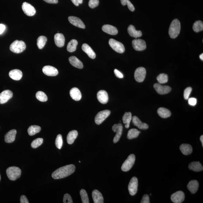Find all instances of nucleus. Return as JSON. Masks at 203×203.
Masks as SVG:
<instances>
[{
    "label": "nucleus",
    "mask_w": 203,
    "mask_h": 203,
    "mask_svg": "<svg viewBox=\"0 0 203 203\" xmlns=\"http://www.w3.org/2000/svg\"><path fill=\"white\" fill-rule=\"evenodd\" d=\"M185 194L182 191H179L171 195V201L175 203H181L184 201Z\"/></svg>",
    "instance_id": "4468645a"
},
{
    "label": "nucleus",
    "mask_w": 203,
    "mask_h": 203,
    "mask_svg": "<svg viewBox=\"0 0 203 203\" xmlns=\"http://www.w3.org/2000/svg\"><path fill=\"white\" fill-rule=\"evenodd\" d=\"M43 1L49 4H55L58 3V0H43Z\"/></svg>",
    "instance_id": "6e6d98bb"
},
{
    "label": "nucleus",
    "mask_w": 203,
    "mask_h": 203,
    "mask_svg": "<svg viewBox=\"0 0 203 203\" xmlns=\"http://www.w3.org/2000/svg\"><path fill=\"white\" fill-rule=\"evenodd\" d=\"M109 44L111 47L115 52L120 54H122L124 52L125 48L123 44L121 42L111 39L109 41Z\"/></svg>",
    "instance_id": "39448f33"
},
{
    "label": "nucleus",
    "mask_w": 203,
    "mask_h": 203,
    "mask_svg": "<svg viewBox=\"0 0 203 203\" xmlns=\"http://www.w3.org/2000/svg\"><path fill=\"white\" fill-rule=\"evenodd\" d=\"M197 102V100L196 99L194 98H190L189 100V103L190 105H192V106H194L196 104Z\"/></svg>",
    "instance_id": "603ef678"
},
{
    "label": "nucleus",
    "mask_w": 203,
    "mask_h": 203,
    "mask_svg": "<svg viewBox=\"0 0 203 203\" xmlns=\"http://www.w3.org/2000/svg\"><path fill=\"white\" fill-rule=\"evenodd\" d=\"M17 131L12 130L6 133L5 136V141L7 143H12L15 140Z\"/></svg>",
    "instance_id": "aec40b11"
},
{
    "label": "nucleus",
    "mask_w": 203,
    "mask_h": 203,
    "mask_svg": "<svg viewBox=\"0 0 203 203\" xmlns=\"http://www.w3.org/2000/svg\"><path fill=\"white\" fill-rule=\"evenodd\" d=\"M75 170V167L74 165H66L56 170L52 173V176L55 179H62L73 174Z\"/></svg>",
    "instance_id": "f257e3e1"
},
{
    "label": "nucleus",
    "mask_w": 203,
    "mask_h": 203,
    "mask_svg": "<svg viewBox=\"0 0 203 203\" xmlns=\"http://www.w3.org/2000/svg\"><path fill=\"white\" fill-rule=\"evenodd\" d=\"M70 94L73 100L75 101H79L81 99V93L79 89L76 87H74L71 89Z\"/></svg>",
    "instance_id": "b1692460"
},
{
    "label": "nucleus",
    "mask_w": 203,
    "mask_h": 203,
    "mask_svg": "<svg viewBox=\"0 0 203 203\" xmlns=\"http://www.w3.org/2000/svg\"><path fill=\"white\" fill-rule=\"evenodd\" d=\"M20 202L21 203H29V201L24 195H22L21 197Z\"/></svg>",
    "instance_id": "864d4df0"
},
{
    "label": "nucleus",
    "mask_w": 203,
    "mask_h": 203,
    "mask_svg": "<svg viewBox=\"0 0 203 203\" xmlns=\"http://www.w3.org/2000/svg\"><path fill=\"white\" fill-rule=\"evenodd\" d=\"M156 79L160 84H165L168 82V76L166 74L161 73L157 77Z\"/></svg>",
    "instance_id": "a19ab883"
},
{
    "label": "nucleus",
    "mask_w": 203,
    "mask_h": 203,
    "mask_svg": "<svg viewBox=\"0 0 203 203\" xmlns=\"http://www.w3.org/2000/svg\"><path fill=\"white\" fill-rule=\"evenodd\" d=\"M97 98L102 104H106L108 101V94L105 90H100L97 93Z\"/></svg>",
    "instance_id": "a211bd4d"
},
{
    "label": "nucleus",
    "mask_w": 203,
    "mask_h": 203,
    "mask_svg": "<svg viewBox=\"0 0 203 203\" xmlns=\"http://www.w3.org/2000/svg\"><path fill=\"white\" fill-rule=\"evenodd\" d=\"M141 132L136 129H132L129 131L127 135L128 139L131 140L137 137Z\"/></svg>",
    "instance_id": "e433bc0d"
},
{
    "label": "nucleus",
    "mask_w": 203,
    "mask_h": 203,
    "mask_svg": "<svg viewBox=\"0 0 203 203\" xmlns=\"http://www.w3.org/2000/svg\"><path fill=\"white\" fill-rule=\"evenodd\" d=\"M1 180V175H0V181Z\"/></svg>",
    "instance_id": "052dcab7"
},
{
    "label": "nucleus",
    "mask_w": 203,
    "mask_h": 203,
    "mask_svg": "<svg viewBox=\"0 0 203 203\" xmlns=\"http://www.w3.org/2000/svg\"><path fill=\"white\" fill-rule=\"evenodd\" d=\"M80 194L82 202L83 203H89V199L88 194L86 191L84 189L81 190L80 191Z\"/></svg>",
    "instance_id": "79ce46f5"
},
{
    "label": "nucleus",
    "mask_w": 203,
    "mask_h": 203,
    "mask_svg": "<svg viewBox=\"0 0 203 203\" xmlns=\"http://www.w3.org/2000/svg\"><path fill=\"white\" fill-rule=\"evenodd\" d=\"M55 145L58 148L60 149L62 148L63 144V141L62 135L61 134H58L57 135V138L55 140Z\"/></svg>",
    "instance_id": "c03bdc74"
},
{
    "label": "nucleus",
    "mask_w": 203,
    "mask_h": 203,
    "mask_svg": "<svg viewBox=\"0 0 203 203\" xmlns=\"http://www.w3.org/2000/svg\"><path fill=\"white\" fill-rule=\"evenodd\" d=\"M189 169L194 171H200L203 170V166L199 162L194 161L189 164Z\"/></svg>",
    "instance_id": "2f4dec72"
},
{
    "label": "nucleus",
    "mask_w": 203,
    "mask_h": 203,
    "mask_svg": "<svg viewBox=\"0 0 203 203\" xmlns=\"http://www.w3.org/2000/svg\"><path fill=\"white\" fill-rule=\"evenodd\" d=\"M9 75L13 80L19 81L22 78L23 74L21 71L19 69H14L9 72Z\"/></svg>",
    "instance_id": "393cba45"
},
{
    "label": "nucleus",
    "mask_w": 203,
    "mask_h": 203,
    "mask_svg": "<svg viewBox=\"0 0 203 203\" xmlns=\"http://www.w3.org/2000/svg\"><path fill=\"white\" fill-rule=\"evenodd\" d=\"M114 73L115 76L118 77L119 78H122L123 77V74L120 72L119 71L117 70V69H115Z\"/></svg>",
    "instance_id": "3c124183"
},
{
    "label": "nucleus",
    "mask_w": 203,
    "mask_h": 203,
    "mask_svg": "<svg viewBox=\"0 0 203 203\" xmlns=\"http://www.w3.org/2000/svg\"><path fill=\"white\" fill-rule=\"evenodd\" d=\"M135 160V156L132 154L128 156V158L123 163L121 167L122 171H129L133 167Z\"/></svg>",
    "instance_id": "423d86ee"
},
{
    "label": "nucleus",
    "mask_w": 203,
    "mask_h": 203,
    "mask_svg": "<svg viewBox=\"0 0 203 203\" xmlns=\"http://www.w3.org/2000/svg\"><path fill=\"white\" fill-rule=\"evenodd\" d=\"M69 61L71 64L73 66L78 69L83 68V64L82 62L75 56H72L69 58Z\"/></svg>",
    "instance_id": "c85d7f7f"
},
{
    "label": "nucleus",
    "mask_w": 203,
    "mask_h": 203,
    "mask_svg": "<svg viewBox=\"0 0 203 203\" xmlns=\"http://www.w3.org/2000/svg\"><path fill=\"white\" fill-rule=\"evenodd\" d=\"M141 203H149V197L148 194H145L143 196Z\"/></svg>",
    "instance_id": "8fccbe9b"
},
{
    "label": "nucleus",
    "mask_w": 203,
    "mask_h": 203,
    "mask_svg": "<svg viewBox=\"0 0 203 203\" xmlns=\"http://www.w3.org/2000/svg\"><path fill=\"white\" fill-rule=\"evenodd\" d=\"M199 184L196 180H192L190 181L188 184L187 187L191 194H196L198 189Z\"/></svg>",
    "instance_id": "cd10ccee"
},
{
    "label": "nucleus",
    "mask_w": 203,
    "mask_h": 203,
    "mask_svg": "<svg viewBox=\"0 0 203 203\" xmlns=\"http://www.w3.org/2000/svg\"><path fill=\"white\" fill-rule=\"evenodd\" d=\"M47 41V38L44 36H41L37 39V45L39 49H42L45 46Z\"/></svg>",
    "instance_id": "4c0bfd02"
},
{
    "label": "nucleus",
    "mask_w": 203,
    "mask_h": 203,
    "mask_svg": "<svg viewBox=\"0 0 203 203\" xmlns=\"http://www.w3.org/2000/svg\"><path fill=\"white\" fill-rule=\"evenodd\" d=\"M200 140L201 142V143L202 144V146L203 147V135H202L200 137Z\"/></svg>",
    "instance_id": "13d9d810"
},
{
    "label": "nucleus",
    "mask_w": 203,
    "mask_h": 203,
    "mask_svg": "<svg viewBox=\"0 0 203 203\" xmlns=\"http://www.w3.org/2000/svg\"><path fill=\"white\" fill-rule=\"evenodd\" d=\"M5 29H6V26L4 24H0V34H1L4 32Z\"/></svg>",
    "instance_id": "4d7b16f0"
},
{
    "label": "nucleus",
    "mask_w": 203,
    "mask_h": 203,
    "mask_svg": "<svg viewBox=\"0 0 203 203\" xmlns=\"http://www.w3.org/2000/svg\"><path fill=\"white\" fill-rule=\"evenodd\" d=\"M43 141L42 138H38L34 140L31 143V146L33 148H36L39 147L42 145Z\"/></svg>",
    "instance_id": "37998d69"
},
{
    "label": "nucleus",
    "mask_w": 203,
    "mask_h": 203,
    "mask_svg": "<svg viewBox=\"0 0 203 203\" xmlns=\"http://www.w3.org/2000/svg\"><path fill=\"white\" fill-rule=\"evenodd\" d=\"M133 125L137 127L140 129L145 130L148 129V128L147 124L142 122L139 118L136 116L133 117Z\"/></svg>",
    "instance_id": "412c9836"
},
{
    "label": "nucleus",
    "mask_w": 203,
    "mask_h": 203,
    "mask_svg": "<svg viewBox=\"0 0 203 203\" xmlns=\"http://www.w3.org/2000/svg\"><path fill=\"white\" fill-rule=\"evenodd\" d=\"M122 5L123 6H128L129 9L131 11H134L135 9L134 6L132 4L129 0H120Z\"/></svg>",
    "instance_id": "a18cd8bd"
},
{
    "label": "nucleus",
    "mask_w": 203,
    "mask_h": 203,
    "mask_svg": "<svg viewBox=\"0 0 203 203\" xmlns=\"http://www.w3.org/2000/svg\"><path fill=\"white\" fill-rule=\"evenodd\" d=\"M192 89L190 87H188L185 90L184 93V96L185 100L189 99L190 95Z\"/></svg>",
    "instance_id": "de8ad7c7"
},
{
    "label": "nucleus",
    "mask_w": 203,
    "mask_h": 203,
    "mask_svg": "<svg viewBox=\"0 0 203 203\" xmlns=\"http://www.w3.org/2000/svg\"><path fill=\"white\" fill-rule=\"evenodd\" d=\"M138 181L137 178L136 177H133L130 181L129 184L128 189L130 194L131 196H134L136 194L137 191Z\"/></svg>",
    "instance_id": "1a4fd4ad"
},
{
    "label": "nucleus",
    "mask_w": 203,
    "mask_h": 203,
    "mask_svg": "<svg viewBox=\"0 0 203 203\" xmlns=\"http://www.w3.org/2000/svg\"><path fill=\"white\" fill-rule=\"evenodd\" d=\"M181 24L177 19L174 20L170 25L169 33L170 37L175 39L179 35L181 31Z\"/></svg>",
    "instance_id": "f03ea898"
},
{
    "label": "nucleus",
    "mask_w": 203,
    "mask_h": 203,
    "mask_svg": "<svg viewBox=\"0 0 203 203\" xmlns=\"http://www.w3.org/2000/svg\"><path fill=\"white\" fill-rule=\"evenodd\" d=\"M63 202L64 203H73L72 199L70 194H64L63 197Z\"/></svg>",
    "instance_id": "09e8293b"
},
{
    "label": "nucleus",
    "mask_w": 203,
    "mask_h": 203,
    "mask_svg": "<svg viewBox=\"0 0 203 203\" xmlns=\"http://www.w3.org/2000/svg\"><path fill=\"white\" fill-rule=\"evenodd\" d=\"M92 197L95 203H103V198L101 193L97 190H95L92 193Z\"/></svg>",
    "instance_id": "a878e982"
},
{
    "label": "nucleus",
    "mask_w": 203,
    "mask_h": 203,
    "mask_svg": "<svg viewBox=\"0 0 203 203\" xmlns=\"http://www.w3.org/2000/svg\"><path fill=\"white\" fill-rule=\"evenodd\" d=\"M157 113L158 115L163 118H169L171 115V113L170 110L163 107H161L158 109Z\"/></svg>",
    "instance_id": "473e14b6"
},
{
    "label": "nucleus",
    "mask_w": 203,
    "mask_h": 203,
    "mask_svg": "<svg viewBox=\"0 0 203 203\" xmlns=\"http://www.w3.org/2000/svg\"><path fill=\"white\" fill-rule=\"evenodd\" d=\"M155 90L160 95L168 94L171 91V88L169 86H163L160 84L156 83L153 85Z\"/></svg>",
    "instance_id": "ddd939ff"
},
{
    "label": "nucleus",
    "mask_w": 203,
    "mask_h": 203,
    "mask_svg": "<svg viewBox=\"0 0 203 203\" xmlns=\"http://www.w3.org/2000/svg\"><path fill=\"white\" fill-rule=\"evenodd\" d=\"M73 4L76 6H78L79 4H82L83 0H71Z\"/></svg>",
    "instance_id": "5fc2aeb1"
},
{
    "label": "nucleus",
    "mask_w": 203,
    "mask_h": 203,
    "mask_svg": "<svg viewBox=\"0 0 203 203\" xmlns=\"http://www.w3.org/2000/svg\"><path fill=\"white\" fill-rule=\"evenodd\" d=\"M99 0H90L88 2V6L91 9H94L99 6Z\"/></svg>",
    "instance_id": "49530a36"
},
{
    "label": "nucleus",
    "mask_w": 203,
    "mask_h": 203,
    "mask_svg": "<svg viewBox=\"0 0 203 203\" xmlns=\"http://www.w3.org/2000/svg\"><path fill=\"white\" fill-rule=\"evenodd\" d=\"M21 170L17 167H10L6 170V173L9 179L11 181H16L21 177Z\"/></svg>",
    "instance_id": "7ed1b4c3"
},
{
    "label": "nucleus",
    "mask_w": 203,
    "mask_h": 203,
    "mask_svg": "<svg viewBox=\"0 0 203 203\" xmlns=\"http://www.w3.org/2000/svg\"><path fill=\"white\" fill-rule=\"evenodd\" d=\"M36 97L41 102H45L47 101V97L46 94L41 91L37 92L36 94Z\"/></svg>",
    "instance_id": "ea45409f"
},
{
    "label": "nucleus",
    "mask_w": 203,
    "mask_h": 203,
    "mask_svg": "<svg viewBox=\"0 0 203 203\" xmlns=\"http://www.w3.org/2000/svg\"><path fill=\"white\" fill-rule=\"evenodd\" d=\"M180 149L183 154L188 156L191 154L193 152L192 146L190 145L182 144L180 146Z\"/></svg>",
    "instance_id": "c756f323"
},
{
    "label": "nucleus",
    "mask_w": 203,
    "mask_h": 203,
    "mask_svg": "<svg viewBox=\"0 0 203 203\" xmlns=\"http://www.w3.org/2000/svg\"><path fill=\"white\" fill-rule=\"evenodd\" d=\"M128 32L130 35L131 37L137 38L141 37L142 36V33L140 31H137L135 29L134 26L130 25L128 28Z\"/></svg>",
    "instance_id": "bb28decb"
},
{
    "label": "nucleus",
    "mask_w": 203,
    "mask_h": 203,
    "mask_svg": "<svg viewBox=\"0 0 203 203\" xmlns=\"http://www.w3.org/2000/svg\"><path fill=\"white\" fill-rule=\"evenodd\" d=\"M133 49L137 51H142L146 48V43L143 39H135L132 41Z\"/></svg>",
    "instance_id": "9b49d317"
},
{
    "label": "nucleus",
    "mask_w": 203,
    "mask_h": 203,
    "mask_svg": "<svg viewBox=\"0 0 203 203\" xmlns=\"http://www.w3.org/2000/svg\"><path fill=\"white\" fill-rule=\"evenodd\" d=\"M123 129V127L121 123L115 124L112 127L113 131L116 133V134L113 139V142L115 143L118 142L119 140L122 133Z\"/></svg>",
    "instance_id": "9d476101"
},
{
    "label": "nucleus",
    "mask_w": 203,
    "mask_h": 203,
    "mask_svg": "<svg viewBox=\"0 0 203 203\" xmlns=\"http://www.w3.org/2000/svg\"><path fill=\"white\" fill-rule=\"evenodd\" d=\"M13 96V93L10 90L4 91L0 93V104H2L6 103L8 100L12 98Z\"/></svg>",
    "instance_id": "2eb2a0df"
},
{
    "label": "nucleus",
    "mask_w": 203,
    "mask_h": 203,
    "mask_svg": "<svg viewBox=\"0 0 203 203\" xmlns=\"http://www.w3.org/2000/svg\"><path fill=\"white\" fill-rule=\"evenodd\" d=\"M42 71L45 75L48 76H56L58 73V70L56 68L50 66H46L43 67Z\"/></svg>",
    "instance_id": "dca6fc26"
},
{
    "label": "nucleus",
    "mask_w": 203,
    "mask_h": 203,
    "mask_svg": "<svg viewBox=\"0 0 203 203\" xmlns=\"http://www.w3.org/2000/svg\"><path fill=\"white\" fill-rule=\"evenodd\" d=\"M102 31L109 34L115 35L118 34V31L116 27L109 24H105L102 27Z\"/></svg>",
    "instance_id": "6ab92c4d"
},
{
    "label": "nucleus",
    "mask_w": 203,
    "mask_h": 203,
    "mask_svg": "<svg viewBox=\"0 0 203 203\" xmlns=\"http://www.w3.org/2000/svg\"><path fill=\"white\" fill-rule=\"evenodd\" d=\"M200 58L202 60V61L203 60V54H201L199 56Z\"/></svg>",
    "instance_id": "bf43d9fd"
},
{
    "label": "nucleus",
    "mask_w": 203,
    "mask_h": 203,
    "mask_svg": "<svg viewBox=\"0 0 203 203\" xmlns=\"http://www.w3.org/2000/svg\"><path fill=\"white\" fill-rule=\"evenodd\" d=\"M78 135V133L76 130L71 131L67 135V142L69 145H72L74 143Z\"/></svg>",
    "instance_id": "7c9ffc66"
},
{
    "label": "nucleus",
    "mask_w": 203,
    "mask_h": 203,
    "mask_svg": "<svg viewBox=\"0 0 203 203\" xmlns=\"http://www.w3.org/2000/svg\"><path fill=\"white\" fill-rule=\"evenodd\" d=\"M22 9L24 14L29 16H32L36 14V10L33 6L28 3L24 2L22 5Z\"/></svg>",
    "instance_id": "f8f14e48"
},
{
    "label": "nucleus",
    "mask_w": 203,
    "mask_h": 203,
    "mask_svg": "<svg viewBox=\"0 0 203 203\" xmlns=\"http://www.w3.org/2000/svg\"><path fill=\"white\" fill-rule=\"evenodd\" d=\"M132 119V114L131 112H126L122 118L123 122V123L125 124V127L126 128H129Z\"/></svg>",
    "instance_id": "72a5a7b5"
},
{
    "label": "nucleus",
    "mask_w": 203,
    "mask_h": 203,
    "mask_svg": "<svg viewBox=\"0 0 203 203\" xmlns=\"http://www.w3.org/2000/svg\"><path fill=\"white\" fill-rule=\"evenodd\" d=\"M146 69L143 67L138 68L134 73L135 80L138 82H141L144 81L146 77Z\"/></svg>",
    "instance_id": "6e6552de"
},
{
    "label": "nucleus",
    "mask_w": 203,
    "mask_h": 203,
    "mask_svg": "<svg viewBox=\"0 0 203 203\" xmlns=\"http://www.w3.org/2000/svg\"><path fill=\"white\" fill-rule=\"evenodd\" d=\"M54 41L56 45L59 47H63L65 44V38L62 34H56L54 36Z\"/></svg>",
    "instance_id": "4be33fe9"
},
{
    "label": "nucleus",
    "mask_w": 203,
    "mask_h": 203,
    "mask_svg": "<svg viewBox=\"0 0 203 203\" xmlns=\"http://www.w3.org/2000/svg\"><path fill=\"white\" fill-rule=\"evenodd\" d=\"M111 111L109 110H105L100 111L97 114L95 118V122L97 125H100L109 116Z\"/></svg>",
    "instance_id": "0eeeda50"
},
{
    "label": "nucleus",
    "mask_w": 203,
    "mask_h": 203,
    "mask_svg": "<svg viewBox=\"0 0 203 203\" xmlns=\"http://www.w3.org/2000/svg\"><path fill=\"white\" fill-rule=\"evenodd\" d=\"M82 49L90 58L94 59L96 57V54L95 53L88 44H84L82 45Z\"/></svg>",
    "instance_id": "5701e85b"
},
{
    "label": "nucleus",
    "mask_w": 203,
    "mask_h": 203,
    "mask_svg": "<svg viewBox=\"0 0 203 203\" xmlns=\"http://www.w3.org/2000/svg\"><path fill=\"white\" fill-rule=\"evenodd\" d=\"M193 29L196 32L202 31L203 30V23L202 21H198L194 23L193 27Z\"/></svg>",
    "instance_id": "58836bf2"
},
{
    "label": "nucleus",
    "mask_w": 203,
    "mask_h": 203,
    "mask_svg": "<svg viewBox=\"0 0 203 203\" xmlns=\"http://www.w3.org/2000/svg\"><path fill=\"white\" fill-rule=\"evenodd\" d=\"M78 42L76 39H73L69 43L67 46V50L70 52H73L76 50Z\"/></svg>",
    "instance_id": "f704fd0d"
},
{
    "label": "nucleus",
    "mask_w": 203,
    "mask_h": 203,
    "mask_svg": "<svg viewBox=\"0 0 203 203\" xmlns=\"http://www.w3.org/2000/svg\"><path fill=\"white\" fill-rule=\"evenodd\" d=\"M26 48V45L23 41L16 40L10 46V50L15 53L19 54L22 52Z\"/></svg>",
    "instance_id": "20e7f679"
},
{
    "label": "nucleus",
    "mask_w": 203,
    "mask_h": 203,
    "mask_svg": "<svg viewBox=\"0 0 203 203\" xmlns=\"http://www.w3.org/2000/svg\"><path fill=\"white\" fill-rule=\"evenodd\" d=\"M68 20L69 22L73 25L81 28H85V24L80 18L75 16H70L68 17Z\"/></svg>",
    "instance_id": "f3484780"
},
{
    "label": "nucleus",
    "mask_w": 203,
    "mask_h": 203,
    "mask_svg": "<svg viewBox=\"0 0 203 203\" xmlns=\"http://www.w3.org/2000/svg\"><path fill=\"white\" fill-rule=\"evenodd\" d=\"M41 128L40 126L37 125H32L28 129V133L30 136H33L39 133L41 131Z\"/></svg>",
    "instance_id": "c9c22d12"
}]
</instances>
